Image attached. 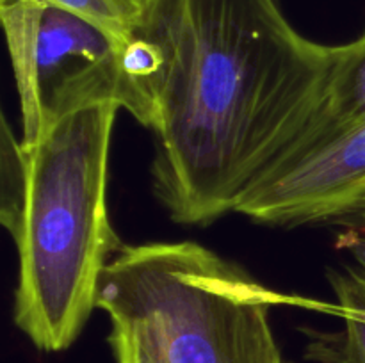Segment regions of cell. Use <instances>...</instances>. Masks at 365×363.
Segmentation results:
<instances>
[{
  "label": "cell",
  "instance_id": "1",
  "mask_svg": "<svg viewBox=\"0 0 365 363\" xmlns=\"http://www.w3.org/2000/svg\"><path fill=\"white\" fill-rule=\"evenodd\" d=\"M127 57L153 103V192L175 223L207 226L305 130L334 46L299 34L280 0H152Z\"/></svg>",
  "mask_w": 365,
  "mask_h": 363
},
{
  "label": "cell",
  "instance_id": "2",
  "mask_svg": "<svg viewBox=\"0 0 365 363\" xmlns=\"http://www.w3.org/2000/svg\"><path fill=\"white\" fill-rule=\"evenodd\" d=\"M120 109L116 102L82 107L53 121L36 144L21 146L13 317L38 351L63 352L77 342L98 308L103 270L125 246L106 201Z\"/></svg>",
  "mask_w": 365,
  "mask_h": 363
},
{
  "label": "cell",
  "instance_id": "3",
  "mask_svg": "<svg viewBox=\"0 0 365 363\" xmlns=\"http://www.w3.org/2000/svg\"><path fill=\"white\" fill-rule=\"evenodd\" d=\"M289 302L196 242L127 246L106 267L98 308L130 322L163 363H287L269 308Z\"/></svg>",
  "mask_w": 365,
  "mask_h": 363
},
{
  "label": "cell",
  "instance_id": "4",
  "mask_svg": "<svg viewBox=\"0 0 365 363\" xmlns=\"http://www.w3.org/2000/svg\"><path fill=\"white\" fill-rule=\"evenodd\" d=\"M127 45L77 14L43 4L34 77L43 132L59 117L102 102H116L152 128V100L128 66Z\"/></svg>",
  "mask_w": 365,
  "mask_h": 363
},
{
  "label": "cell",
  "instance_id": "5",
  "mask_svg": "<svg viewBox=\"0 0 365 363\" xmlns=\"http://www.w3.org/2000/svg\"><path fill=\"white\" fill-rule=\"evenodd\" d=\"M365 194V123L260 178L235 212L267 226L328 223Z\"/></svg>",
  "mask_w": 365,
  "mask_h": 363
},
{
  "label": "cell",
  "instance_id": "6",
  "mask_svg": "<svg viewBox=\"0 0 365 363\" xmlns=\"http://www.w3.org/2000/svg\"><path fill=\"white\" fill-rule=\"evenodd\" d=\"M364 123L365 34L348 45L334 46V63L319 107L302 135L271 171L296 162Z\"/></svg>",
  "mask_w": 365,
  "mask_h": 363
},
{
  "label": "cell",
  "instance_id": "7",
  "mask_svg": "<svg viewBox=\"0 0 365 363\" xmlns=\"http://www.w3.org/2000/svg\"><path fill=\"white\" fill-rule=\"evenodd\" d=\"M4 32L13 64L14 80L21 110V146H32L41 139L43 125L36 103V46H38L39 20L43 4L34 0H9L0 2Z\"/></svg>",
  "mask_w": 365,
  "mask_h": 363
},
{
  "label": "cell",
  "instance_id": "8",
  "mask_svg": "<svg viewBox=\"0 0 365 363\" xmlns=\"http://www.w3.org/2000/svg\"><path fill=\"white\" fill-rule=\"evenodd\" d=\"M34 2L77 14L120 43H128L134 38L148 9L145 0H34Z\"/></svg>",
  "mask_w": 365,
  "mask_h": 363
},
{
  "label": "cell",
  "instance_id": "9",
  "mask_svg": "<svg viewBox=\"0 0 365 363\" xmlns=\"http://www.w3.org/2000/svg\"><path fill=\"white\" fill-rule=\"evenodd\" d=\"M344 320L341 331L303 330L309 337L305 358L316 363H365V315L337 310Z\"/></svg>",
  "mask_w": 365,
  "mask_h": 363
},
{
  "label": "cell",
  "instance_id": "10",
  "mask_svg": "<svg viewBox=\"0 0 365 363\" xmlns=\"http://www.w3.org/2000/svg\"><path fill=\"white\" fill-rule=\"evenodd\" d=\"M24 194V155L20 141H14L9 123H2V203L0 219L6 230H14Z\"/></svg>",
  "mask_w": 365,
  "mask_h": 363
},
{
  "label": "cell",
  "instance_id": "11",
  "mask_svg": "<svg viewBox=\"0 0 365 363\" xmlns=\"http://www.w3.org/2000/svg\"><path fill=\"white\" fill-rule=\"evenodd\" d=\"M327 224L335 230V246L355 260L365 281V194Z\"/></svg>",
  "mask_w": 365,
  "mask_h": 363
},
{
  "label": "cell",
  "instance_id": "12",
  "mask_svg": "<svg viewBox=\"0 0 365 363\" xmlns=\"http://www.w3.org/2000/svg\"><path fill=\"white\" fill-rule=\"evenodd\" d=\"M107 342L114 363H163L148 338L130 322L110 319Z\"/></svg>",
  "mask_w": 365,
  "mask_h": 363
},
{
  "label": "cell",
  "instance_id": "13",
  "mask_svg": "<svg viewBox=\"0 0 365 363\" xmlns=\"http://www.w3.org/2000/svg\"><path fill=\"white\" fill-rule=\"evenodd\" d=\"M328 280L331 288L337 295V305H321V302L309 301V308L324 310V312H337V310H348L365 315V281L359 270L348 267L346 270H328Z\"/></svg>",
  "mask_w": 365,
  "mask_h": 363
},
{
  "label": "cell",
  "instance_id": "14",
  "mask_svg": "<svg viewBox=\"0 0 365 363\" xmlns=\"http://www.w3.org/2000/svg\"><path fill=\"white\" fill-rule=\"evenodd\" d=\"M0 2H2V0H0ZM145 2H146V4H148V6H150V2H152V0H145Z\"/></svg>",
  "mask_w": 365,
  "mask_h": 363
}]
</instances>
